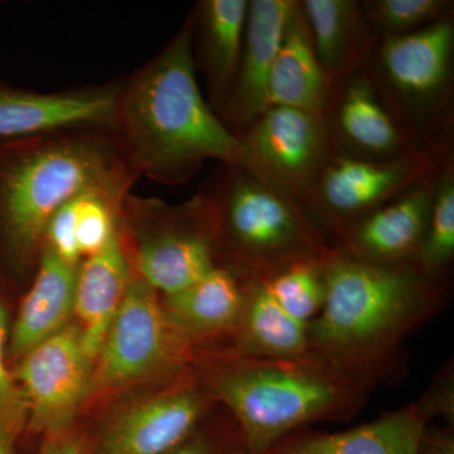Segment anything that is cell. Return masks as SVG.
Wrapping results in <instances>:
<instances>
[{"label": "cell", "mask_w": 454, "mask_h": 454, "mask_svg": "<svg viewBox=\"0 0 454 454\" xmlns=\"http://www.w3.org/2000/svg\"><path fill=\"white\" fill-rule=\"evenodd\" d=\"M325 286L309 354L369 391L399 379L406 339L450 294V277L427 276L411 262H360L336 249L325 259Z\"/></svg>", "instance_id": "1"}, {"label": "cell", "mask_w": 454, "mask_h": 454, "mask_svg": "<svg viewBox=\"0 0 454 454\" xmlns=\"http://www.w3.org/2000/svg\"><path fill=\"white\" fill-rule=\"evenodd\" d=\"M193 57V20L121 88L118 127L134 175L187 182L203 163L240 164V140L203 98Z\"/></svg>", "instance_id": "2"}, {"label": "cell", "mask_w": 454, "mask_h": 454, "mask_svg": "<svg viewBox=\"0 0 454 454\" xmlns=\"http://www.w3.org/2000/svg\"><path fill=\"white\" fill-rule=\"evenodd\" d=\"M133 177L121 140L86 130L0 140V231L26 255L66 203L91 191L127 195Z\"/></svg>", "instance_id": "3"}, {"label": "cell", "mask_w": 454, "mask_h": 454, "mask_svg": "<svg viewBox=\"0 0 454 454\" xmlns=\"http://www.w3.org/2000/svg\"><path fill=\"white\" fill-rule=\"evenodd\" d=\"M207 380L208 395L229 409L245 450L252 454L264 453L312 424L351 419L370 394L309 354L262 358L231 352Z\"/></svg>", "instance_id": "4"}, {"label": "cell", "mask_w": 454, "mask_h": 454, "mask_svg": "<svg viewBox=\"0 0 454 454\" xmlns=\"http://www.w3.org/2000/svg\"><path fill=\"white\" fill-rule=\"evenodd\" d=\"M220 267L244 282H264L333 249L301 203L240 164H219L199 193Z\"/></svg>", "instance_id": "5"}, {"label": "cell", "mask_w": 454, "mask_h": 454, "mask_svg": "<svg viewBox=\"0 0 454 454\" xmlns=\"http://www.w3.org/2000/svg\"><path fill=\"white\" fill-rule=\"evenodd\" d=\"M363 71L415 149L454 138V18L376 41Z\"/></svg>", "instance_id": "6"}, {"label": "cell", "mask_w": 454, "mask_h": 454, "mask_svg": "<svg viewBox=\"0 0 454 454\" xmlns=\"http://www.w3.org/2000/svg\"><path fill=\"white\" fill-rule=\"evenodd\" d=\"M454 155V138L391 160L333 154L303 207L328 240L380 207Z\"/></svg>", "instance_id": "7"}, {"label": "cell", "mask_w": 454, "mask_h": 454, "mask_svg": "<svg viewBox=\"0 0 454 454\" xmlns=\"http://www.w3.org/2000/svg\"><path fill=\"white\" fill-rule=\"evenodd\" d=\"M193 349L164 315L148 284L131 279L95 361L92 391L116 389L188 365Z\"/></svg>", "instance_id": "8"}, {"label": "cell", "mask_w": 454, "mask_h": 454, "mask_svg": "<svg viewBox=\"0 0 454 454\" xmlns=\"http://www.w3.org/2000/svg\"><path fill=\"white\" fill-rule=\"evenodd\" d=\"M240 166L304 205L333 155L324 114L269 106L244 133Z\"/></svg>", "instance_id": "9"}, {"label": "cell", "mask_w": 454, "mask_h": 454, "mask_svg": "<svg viewBox=\"0 0 454 454\" xmlns=\"http://www.w3.org/2000/svg\"><path fill=\"white\" fill-rule=\"evenodd\" d=\"M92 372L74 324L20 357L13 378L22 387L31 429L47 438L68 433L92 393Z\"/></svg>", "instance_id": "10"}, {"label": "cell", "mask_w": 454, "mask_h": 454, "mask_svg": "<svg viewBox=\"0 0 454 454\" xmlns=\"http://www.w3.org/2000/svg\"><path fill=\"white\" fill-rule=\"evenodd\" d=\"M163 223L137 250L139 278L163 297L175 294L216 267L210 227L199 195L184 206L160 203Z\"/></svg>", "instance_id": "11"}, {"label": "cell", "mask_w": 454, "mask_h": 454, "mask_svg": "<svg viewBox=\"0 0 454 454\" xmlns=\"http://www.w3.org/2000/svg\"><path fill=\"white\" fill-rule=\"evenodd\" d=\"M322 114L333 154L391 160L418 151L363 70L333 83Z\"/></svg>", "instance_id": "12"}, {"label": "cell", "mask_w": 454, "mask_h": 454, "mask_svg": "<svg viewBox=\"0 0 454 454\" xmlns=\"http://www.w3.org/2000/svg\"><path fill=\"white\" fill-rule=\"evenodd\" d=\"M121 88L101 86L76 91H27L0 82V140L118 127Z\"/></svg>", "instance_id": "13"}, {"label": "cell", "mask_w": 454, "mask_h": 454, "mask_svg": "<svg viewBox=\"0 0 454 454\" xmlns=\"http://www.w3.org/2000/svg\"><path fill=\"white\" fill-rule=\"evenodd\" d=\"M212 397L179 384L116 414L98 435L95 454H167L192 434Z\"/></svg>", "instance_id": "14"}, {"label": "cell", "mask_w": 454, "mask_h": 454, "mask_svg": "<svg viewBox=\"0 0 454 454\" xmlns=\"http://www.w3.org/2000/svg\"><path fill=\"white\" fill-rule=\"evenodd\" d=\"M438 170L334 236L333 249L360 262H411L426 238Z\"/></svg>", "instance_id": "15"}, {"label": "cell", "mask_w": 454, "mask_h": 454, "mask_svg": "<svg viewBox=\"0 0 454 454\" xmlns=\"http://www.w3.org/2000/svg\"><path fill=\"white\" fill-rule=\"evenodd\" d=\"M293 0H249L240 61L219 118L236 137L269 107V79Z\"/></svg>", "instance_id": "16"}, {"label": "cell", "mask_w": 454, "mask_h": 454, "mask_svg": "<svg viewBox=\"0 0 454 454\" xmlns=\"http://www.w3.org/2000/svg\"><path fill=\"white\" fill-rule=\"evenodd\" d=\"M247 292V282L216 265L196 283L163 297L164 315L191 348L214 337L232 339L243 318Z\"/></svg>", "instance_id": "17"}, {"label": "cell", "mask_w": 454, "mask_h": 454, "mask_svg": "<svg viewBox=\"0 0 454 454\" xmlns=\"http://www.w3.org/2000/svg\"><path fill=\"white\" fill-rule=\"evenodd\" d=\"M429 420L415 402L342 432H301L262 454H418Z\"/></svg>", "instance_id": "18"}, {"label": "cell", "mask_w": 454, "mask_h": 454, "mask_svg": "<svg viewBox=\"0 0 454 454\" xmlns=\"http://www.w3.org/2000/svg\"><path fill=\"white\" fill-rule=\"evenodd\" d=\"M131 282L130 262L119 231L100 252L77 267L74 325L86 355L95 361Z\"/></svg>", "instance_id": "19"}, {"label": "cell", "mask_w": 454, "mask_h": 454, "mask_svg": "<svg viewBox=\"0 0 454 454\" xmlns=\"http://www.w3.org/2000/svg\"><path fill=\"white\" fill-rule=\"evenodd\" d=\"M247 12L249 0H202L191 14L196 68L205 74L208 104L217 115L234 83Z\"/></svg>", "instance_id": "20"}, {"label": "cell", "mask_w": 454, "mask_h": 454, "mask_svg": "<svg viewBox=\"0 0 454 454\" xmlns=\"http://www.w3.org/2000/svg\"><path fill=\"white\" fill-rule=\"evenodd\" d=\"M333 83L319 64L300 0H293L269 79V106L324 113Z\"/></svg>", "instance_id": "21"}, {"label": "cell", "mask_w": 454, "mask_h": 454, "mask_svg": "<svg viewBox=\"0 0 454 454\" xmlns=\"http://www.w3.org/2000/svg\"><path fill=\"white\" fill-rule=\"evenodd\" d=\"M77 267L43 245L35 282L20 304L12 331L9 349L14 357L25 356L35 346L71 325Z\"/></svg>", "instance_id": "22"}, {"label": "cell", "mask_w": 454, "mask_h": 454, "mask_svg": "<svg viewBox=\"0 0 454 454\" xmlns=\"http://www.w3.org/2000/svg\"><path fill=\"white\" fill-rule=\"evenodd\" d=\"M313 47L331 83L363 70L376 40L360 0H300Z\"/></svg>", "instance_id": "23"}, {"label": "cell", "mask_w": 454, "mask_h": 454, "mask_svg": "<svg viewBox=\"0 0 454 454\" xmlns=\"http://www.w3.org/2000/svg\"><path fill=\"white\" fill-rule=\"evenodd\" d=\"M235 354L262 358L309 355V325L292 318L262 282L247 283L243 318L234 336Z\"/></svg>", "instance_id": "24"}, {"label": "cell", "mask_w": 454, "mask_h": 454, "mask_svg": "<svg viewBox=\"0 0 454 454\" xmlns=\"http://www.w3.org/2000/svg\"><path fill=\"white\" fill-rule=\"evenodd\" d=\"M453 260L454 155L438 170L426 238L411 262L427 276L450 277Z\"/></svg>", "instance_id": "25"}, {"label": "cell", "mask_w": 454, "mask_h": 454, "mask_svg": "<svg viewBox=\"0 0 454 454\" xmlns=\"http://www.w3.org/2000/svg\"><path fill=\"white\" fill-rule=\"evenodd\" d=\"M328 254L324 258L293 264L262 282L277 303L292 318L309 327L325 306L327 293L325 259Z\"/></svg>", "instance_id": "26"}, {"label": "cell", "mask_w": 454, "mask_h": 454, "mask_svg": "<svg viewBox=\"0 0 454 454\" xmlns=\"http://www.w3.org/2000/svg\"><path fill=\"white\" fill-rule=\"evenodd\" d=\"M376 41L402 37L454 18L453 0H360Z\"/></svg>", "instance_id": "27"}, {"label": "cell", "mask_w": 454, "mask_h": 454, "mask_svg": "<svg viewBox=\"0 0 454 454\" xmlns=\"http://www.w3.org/2000/svg\"><path fill=\"white\" fill-rule=\"evenodd\" d=\"M125 197L127 195L91 191L74 199V230L82 258L100 252L116 235L118 212Z\"/></svg>", "instance_id": "28"}, {"label": "cell", "mask_w": 454, "mask_h": 454, "mask_svg": "<svg viewBox=\"0 0 454 454\" xmlns=\"http://www.w3.org/2000/svg\"><path fill=\"white\" fill-rule=\"evenodd\" d=\"M74 199L62 206L50 220L44 234V245L68 264L79 265L82 255L74 230Z\"/></svg>", "instance_id": "29"}, {"label": "cell", "mask_w": 454, "mask_h": 454, "mask_svg": "<svg viewBox=\"0 0 454 454\" xmlns=\"http://www.w3.org/2000/svg\"><path fill=\"white\" fill-rule=\"evenodd\" d=\"M453 373L452 363L448 364L433 379L429 389L417 402L429 422L434 418L441 417L447 426H454Z\"/></svg>", "instance_id": "30"}, {"label": "cell", "mask_w": 454, "mask_h": 454, "mask_svg": "<svg viewBox=\"0 0 454 454\" xmlns=\"http://www.w3.org/2000/svg\"><path fill=\"white\" fill-rule=\"evenodd\" d=\"M8 339V316L0 301V411H25L27 406L13 375L5 365V343Z\"/></svg>", "instance_id": "31"}, {"label": "cell", "mask_w": 454, "mask_h": 454, "mask_svg": "<svg viewBox=\"0 0 454 454\" xmlns=\"http://www.w3.org/2000/svg\"><path fill=\"white\" fill-rule=\"evenodd\" d=\"M418 454H454L453 426H427L420 437Z\"/></svg>", "instance_id": "32"}, {"label": "cell", "mask_w": 454, "mask_h": 454, "mask_svg": "<svg viewBox=\"0 0 454 454\" xmlns=\"http://www.w3.org/2000/svg\"><path fill=\"white\" fill-rule=\"evenodd\" d=\"M25 420V411H0V454H16L14 442Z\"/></svg>", "instance_id": "33"}, {"label": "cell", "mask_w": 454, "mask_h": 454, "mask_svg": "<svg viewBox=\"0 0 454 454\" xmlns=\"http://www.w3.org/2000/svg\"><path fill=\"white\" fill-rule=\"evenodd\" d=\"M82 439L74 437L70 433H65L57 437L47 438L38 454H82Z\"/></svg>", "instance_id": "34"}, {"label": "cell", "mask_w": 454, "mask_h": 454, "mask_svg": "<svg viewBox=\"0 0 454 454\" xmlns=\"http://www.w3.org/2000/svg\"><path fill=\"white\" fill-rule=\"evenodd\" d=\"M188 439L184 444L167 454H211L210 447L202 439H192V441Z\"/></svg>", "instance_id": "35"}, {"label": "cell", "mask_w": 454, "mask_h": 454, "mask_svg": "<svg viewBox=\"0 0 454 454\" xmlns=\"http://www.w3.org/2000/svg\"><path fill=\"white\" fill-rule=\"evenodd\" d=\"M238 454H252V453L247 452V450H241L240 452H239Z\"/></svg>", "instance_id": "36"}]
</instances>
